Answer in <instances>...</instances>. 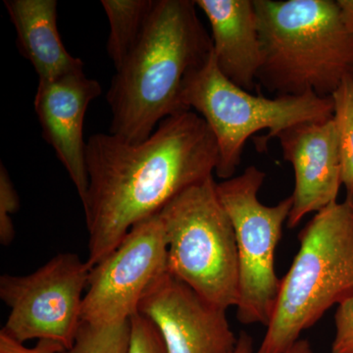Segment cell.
Listing matches in <instances>:
<instances>
[{"instance_id":"obj_1","label":"cell","mask_w":353,"mask_h":353,"mask_svg":"<svg viewBox=\"0 0 353 353\" xmlns=\"http://www.w3.org/2000/svg\"><path fill=\"white\" fill-rule=\"evenodd\" d=\"M85 162L88 187L82 204L88 232L85 262L92 268L134 225L212 176L219 150L205 120L185 110L162 121L141 143H130L110 132L90 137Z\"/></svg>"},{"instance_id":"obj_2","label":"cell","mask_w":353,"mask_h":353,"mask_svg":"<svg viewBox=\"0 0 353 353\" xmlns=\"http://www.w3.org/2000/svg\"><path fill=\"white\" fill-rule=\"evenodd\" d=\"M196 8L192 0L155 1L139 43L116 70L109 88L110 134L141 143L162 121L185 111L183 83L213 51Z\"/></svg>"},{"instance_id":"obj_3","label":"cell","mask_w":353,"mask_h":353,"mask_svg":"<svg viewBox=\"0 0 353 353\" xmlns=\"http://www.w3.org/2000/svg\"><path fill=\"white\" fill-rule=\"evenodd\" d=\"M262 64L257 85L277 97H332L353 75V34L336 0H254Z\"/></svg>"},{"instance_id":"obj_4","label":"cell","mask_w":353,"mask_h":353,"mask_svg":"<svg viewBox=\"0 0 353 353\" xmlns=\"http://www.w3.org/2000/svg\"><path fill=\"white\" fill-rule=\"evenodd\" d=\"M299 240L256 353H285L330 308L353 296L352 204L334 202L316 213Z\"/></svg>"},{"instance_id":"obj_5","label":"cell","mask_w":353,"mask_h":353,"mask_svg":"<svg viewBox=\"0 0 353 353\" xmlns=\"http://www.w3.org/2000/svg\"><path fill=\"white\" fill-rule=\"evenodd\" d=\"M182 104L201 116L214 134L219 150L216 175L233 178L240 166L246 141L266 130L255 141L259 150L281 132L308 121L334 117L332 97L309 92L268 99L243 90L221 73L213 51L205 63L190 72L183 83Z\"/></svg>"},{"instance_id":"obj_6","label":"cell","mask_w":353,"mask_h":353,"mask_svg":"<svg viewBox=\"0 0 353 353\" xmlns=\"http://www.w3.org/2000/svg\"><path fill=\"white\" fill-rule=\"evenodd\" d=\"M212 176L192 185L159 212L168 270L208 303L224 310L238 305L240 270L233 224Z\"/></svg>"},{"instance_id":"obj_7","label":"cell","mask_w":353,"mask_h":353,"mask_svg":"<svg viewBox=\"0 0 353 353\" xmlns=\"http://www.w3.org/2000/svg\"><path fill=\"white\" fill-rule=\"evenodd\" d=\"M266 174L248 166L241 175L216 183L236 234L240 270L236 318L267 327L280 290L275 252L292 208V196L273 206L259 201Z\"/></svg>"},{"instance_id":"obj_8","label":"cell","mask_w":353,"mask_h":353,"mask_svg":"<svg viewBox=\"0 0 353 353\" xmlns=\"http://www.w3.org/2000/svg\"><path fill=\"white\" fill-rule=\"evenodd\" d=\"M90 270L78 255L60 253L29 275L1 276L0 299L10 309L2 331L20 343L53 341L72 350Z\"/></svg>"},{"instance_id":"obj_9","label":"cell","mask_w":353,"mask_h":353,"mask_svg":"<svg viewBox=\"0 0 353 353\" xmlns=\"http://www.w3.org/2000/svg\"><path fill=\"white\" fill-rule=\"evenodd\" d=\"M168 252L159 213L128 232L120 245L92 267L82 323L108 326L129 321L148 288L168 272Z\"/></svg>"},{"instance_id":"obj_10","label":"cell","mask_w":353,"mask_h":353,"mask_svg":"<svg viewBox=\"0 0 353 353\" xmlns=\"http://www.w3.org/2000/svg\"><path fill=\"white\" fill-rule=\"evenodd\" d=\"M139 313L157 327L170 353H232L238 336L227 310L166 272L146 290Z\"/></svg>"},{"instance_id":"obj_11","label":"cell","mask_w":353,"mask_h":353,"mask_svg":"<svg viewBox=\"0 0 353 353\" xmlns=\"http://www.w3.org/2000/svg\"><path fill=\"white\" fill-rule=\"evenodd\" d=\"M276 139L294 169L292 208L287 224L296 228L306 215L338 202L343 185L338 129L334 117L308 121L288 128Z\"/></svg>"},{"instance_id":"obj_12","label":"cell","mask_w":353,"mask_h":353,"mask_svg":"<svg viewBox=\"0 0 353 353\" xmlns=\"http://www.w3.org/2000/svg\"><path fill=\"white\" fill-rule=\"evenodd\" d=\"M101 92V83L88 78L83 69L57 80L39 81L34 97L44 141L52 146L82 202L88 187L83 123L88 105Z\"/></svg>"},{"instance_id":"obj_13","label":"cell","mask_w":353,"mask_h":353,"mask_svg":"<svg viewBox=\"0 0 353 353\" xmlns=\"http://www.w3.org/2000/svg\"><path fill=\"white\" fill-rule=\"evenodd\" d=\"M211 27L213 57L221 73L253 92L262 64L259 21L254 0H196Z\"/></svg>"},{"instance_id":"obj_14","label":"cell","mask_w":353,"mask_h":353,"mask_svg":"<svg viewBox=\"0 0 353 353\" xmlns=\"http://www.w3.org/2000/svg\"><path fill=\"white\" fill-rule=\"evenodd\" d=\"M4 6L17 32L21 54L36 70L39 81H53L83 70L80 58L65 48L57 28L55 0H4Z\"/></svg>"},{"instance_id":"obj_15","label":"cell","mask_w":353,"mask_h":353,"mask_svg":"<svg viewBox=\"0 0 353 353\" xmlns=\"http://www.w3.org/2000/svg\"><path fill=\"white\" fill-rule=\"evenodd\" d=\"M157 0H102L110 26L108 44V57L115 70L139 43L150 19Z\"/></svg>"},{"instance_id":"obj_16","label":"cell","mask_w":353,"mask_h":353,"mask_svg":"<svg viewBox=\"0 0 353 353\" xmlns=\"http://www.w3.org/2000/svg\"><path fill=\"white\" fill-rule=\"evenodd\" d=\"M332 99L340 143L341 183L347 192L345 201L353 203V75L341 82Z\"/></svg>"},{"instance_id":"obj_17","label":"cell","mask_w":353,"mask_h":353,"mask_svg":"<svg viewBox=\"0 0 353 353\" xmlns=\"http://www.w3.org/2000/svg\"><path fill=\"white\" fill-rule=\"evenodd\" d=\"M131 324L129 321L108 326L82 323L72 347L74 353H129Z\"/></svg>"},{"instance_id":"obj_18","label":"cell","mask_w":353,"mask_h":353,"mask_svg":"<svg viewBox=\"0 0 353 353\" xmlns=\"http://www.w3.org/2000/svg\"><path fill=\"white\" fill-rule=\"evenodd\" d=\"M129 353H170L159 330L148 318L141 314L132 316Z\"/></svg>"},{"instance_id":"obj_19","label":"cell","mask_w":353,"mask_h":353,"mask_svg":"<svg viewBox=\"0 0 353 353\" xmlns=\"http://www.w3.org/2000/svg\"><path fill=\"white\" fill-rule=\"evenodd\" d=\"M19 197L3 163L0 164V243L8 245L15 236L12 215L19 209Z\"/></svg>"},{"instance_id":"obj_20","label":"cell","mask_w":353,"mask_h":353,"mask_svg":"<svg viewBox=\"0 0 353 353\" xmlns=\"http://www.w3.org/2000/svg\"><path fill=\"white\" fill-rule=\"evenodd\" d=\"M332 353H353V296L336 308Z\"/></svg>"},{"instance_id":"obj_21","label":"cell","mask_w":353,"mask_h":353,"mask_svg":"<svg viewBox=\"0 0 353 353\" xmlns=\"http://www.w3.org/2000/svg\"><path fill=\"white\" fill-rule=\"evenodd\" d=\"M0 353H74L57 341L41 340L32 347L16 341L4 331H0Z\"/></svg>"},{"instance_id":"obj_22","label":"cell","mask_w":353,"mask_h":353,"mask_svg":"<svg viewBox=\"0 0 353 353\" xmlns=\"http://www.w3.org/2000/svg\"><path fill=\"white\" fill-rule=\"evenodd\" d=\"M232 353H256L252 336L246 332H241L238 336V343ZM285 353H315L310 341L301 339Z\"/></svg>"},{"instance_id":"obj_23","label":"cell","mask_w":353,"mask_h":353,"mask_svg":"<svg viewBox=\"0 0 353 353\" xmlns=\"http://www.w3.org/2000/svg\"><path fill=\"white\" fill-rule=\"evenodd\" d=\"M341 17L347 29L353 34V0H336Z\"/></svg>"},{"instance_id":"obj_24","label":"cell","mask_w":353,"mask_h":353,"mask_svg":"<svg viewBox=\"0 0 353 353\" xmlns=\"http://www.w3.org/2000/svg\"><path fill=\"white\" fill-rule=\"evenodd\" d=\"M350 204H352V212H353V203H350Z\"/></svg>"}]
</instances>
